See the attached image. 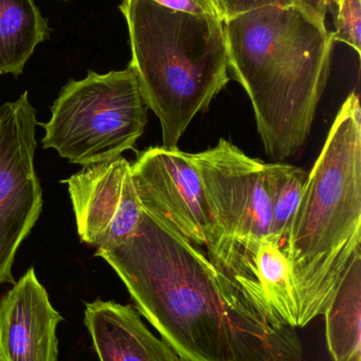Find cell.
Returning <instances> with one entry per match:
<instances>
[{"instance_id":"10","label":"cell","mask_w":361,"mask_h":361,"mask_svg":"<svg viewBox=\"0 0 361 361\" xmlns=\"http://www.w3.org/2000/svg\"><path fill=\"white\" fill-rule=\"evenodd\" d=\"M63 317L51 305L33 267L0 299V353L6 361H57V328Z\"/></svg>"},{"instance_id":"9","label":"cell","mask_w":361,"mask_h":361,"mask_svg":"<svg viewBox=\"0 0 361 361\" xmlns=\"http://www.w3.org/2000/svg\"><path fill=\"white\" fill-rule=\"evenodd\" d=\"M61 182L68 185L81 241L108 250L135 233L142 205L126 159L83 167Z\"/></svg>"},{"instance_id":"7","label":"cell","mask_w":361,"mask_h":361,"mask_svg":"<svg viewBox=\"0 0 361 361\" xmlns=\"http://www.w3.org/2000/svg\"><path fill=\"white\" fill-rule=\"evenodd\" d=\"M191 158L218 231L215 245L207 254L222 246L269 239L271 206L265 162L250 158L225 139L213 148L191 154Z\"/></svg>"},{"instance_id":"12","label":"cell","mask_w":361,"mask_h":361,"mask_svg":"<svg viewBox=\"0 0 361 361\" xmlns=\"http://www.w3.org/2000/svg\"><path fill=\"white\" fill-rule=\"evenodd\" d=\"M50 33L48 19L34 0H0V74L21 75Z\"/></svg>"},{"instance_id":"4","label":"cell","mask_w":361,"mask_h":361,"mask_svg":"<svg viewBox=\"0 0 361 361\" xmlns=\"http://www.w3.org/2000/svg\"><path fill=\"white\" fill-rule=\"evenodd\" d=\"M119 8L144 103L160 122L163 147L177 148L195 116L230 80L224 21L153 0H122Z\"/></svg>"},{"instance_id":"16","label":"cell","mask_w":361,"mask_h":361,"mask_svg":"<svg viewBox=\"0 0 361 361\" xmlns=\"http://www.w3.org/2000/svg\"><path fill=\"white\" fill-rule=\"evenodd\" d=\"M223 21L263 6H290V0H213Z\"/></svg>"},{"instance_id":"15","label":"cell","mask_w":361,"mask_h":361,"mask_svg":"<svg viewBox=\"0 0 361 361\" xmlns=\"http://www.w3.org/2000/svg\"><path fill=\"white\" fill-rule=\"evenodd\" d=\"M336 31L334 42H345L361 54V0H337Z\"/></svg>"},{"instance_id":"1","label":"cell","mask_w":361,"mask_h":361,"mask_svg":"<svg viewBox=\"0 0 361 361\" xmlns=\"http://www.w3.org/2000/svg\"><path fill=\"white\" fill-rule=\"evenodd\" d=\"M95 256L178 361H304L296 329L256 309L203 248L144 208L125 243Z\"/></svg>"},{"instance_id":"14","label":"cell","mask_w":361,"mask_h":361,"mask_svg":"<svg viewBox=\"0 0 361 361\" xmlns=\"http://www.w3.org/2000/svg\"><path fill=\"white\" fill-rule=\"evenodd\" d=\"M265 178L271 206L268 240L283 248L304 191L307 173L294 165L265 163Z\"/></svg>"},{"instance_id":"8","label":"cell","mask_w":361,"mask_h":361,"mask_svg":"<svg viewBox=\"0 0 361 361\" xmlns=\"http://www.w3.org/2000/svg\"><path fill=\"white\" fill-rule=\"evenodd\" d=\"M131 169L142 207L211 252L218 231L191 154L178 148L150 147L139 154Z\"/></svg>"},{"instance_id":"13","label":"cell","mask_w":361,"mask_h":361,"mask_svg":"<svg viewBox=\"0 0 361 361\" xmlns=\"http://www.w3.org/2000/svg\"><path fill=\"white\" fill-rule=\"evenodd\" d=\"M326 343L334 361H361V250L345 269L326 309Z\"/></svg>"},{"instance_id":"18","label":"cell","mask_w":361,"mask_h":361,"mask_svg":"<svg viewBox=\"0 0 361 361\" xmlns=\"http://www.w3.org/2000/svg\"><path fill=\"white\" fill-rule=\"evenodd\" d=\"M290 4L318 27L326 30V15L331 0H290Z\"/></svg>"},{"instance_id":"11","label":"cell","mask_w":361,"mask_h":361,"mask_svg":"<svg viewBox=\"0 0 361 361\" xmlns=\"http://www.w3.org/2000/svg\"><path fill=\"white\" fill-rule=\"evenodd\" d=\"M84 324L100 361H178L131 305L97 299L85 305Z\"/></svg>"},{"instance_id":"17","label":"cell","mask_w":361,"mask_h":361,"mask_svg":"<svg viewBox=\"0 0 361 361\" xmlns=\"http://www.w3.org/2000/svg\"><path fill=\"white\" fill-rule=\"evenodd\" d=\"M153 1L171 10L194 15L220 17L213 0H153Z\"/></svg>"},{"instance_id":"19","label":"cell","mask_w":361,"mask_h":361,"mask_svg":"<svg viewBox=\"0 0 361 361\" xmlns=\"http://www.w3.org/2000/svg\"><path fill=\"white\" fill-rule=\"evenodd\" d=\"M0 361H6L4 360V356L1 355V353H0Z\"/></svg>"},{"instance_id":"20","label":"cell","mask_w":361,"mask_h":361,"mask_svg":"<svg viewBox=\"0 0 361 361\" xmlns=\"http://www.w3.org/2000/svg\"><path fill=\"white\" fill-rule=\"evenodd\" d=\"M65 1H67V0H65Z\"/></svg>"},{"instance_id":"2","label":"cell","mask_w":361,"mask_h":361,"mask_svg":"<svg viewBox=\"0 0 361 361\" xmlns=\"http://www.w3.org/2000/svg\"><path fill=\"white\" fill-rule=\"evenodd\" d=\"M229 68L254 108L269 158L304 147L330 73L333 32L294 6H263L225 21Z\"/></svg>"},{"instance_id":"3","label":"cell","mask_w":361,"mask_h":361,"mask_svg":"<svg viewBox=\"0 0 361 361\" xmlns=\"http://www.w3.org/2000/svg\"><path fill=\"white\" fill-rule=\"evenodd\" d=\"M360 242L361 109L352 92L307 176L282 248L304 326L326 313Z\"/></svg>"},{"instance_id":"6","label":"cell","mask_w":361,"mask_h":361,"mask_svg":"<svg viewBox=\"0 0 361 361\" xmlns=\"http://www.w3.org/2000/svg\"><path fill=\"white\" fill-rule=\"evenodd\" d=\"M36 125L28 91L0 106V286L15 283L12 267L17 250L44 206L34 166Z\"/></svg>"},{"instance_id":"5","label":"cell","mask_w":361,"mask_h":361,"mask_svg":"<svg viewBox=\"0 0 361 361\" xmlns=\"http://www.w3.org/2000/svg\"><path fill=\"white\" fill-rule=\"evenodd\" d=\"M50 110V120L40 124L46 131L42 147L83 167L114 160L133 149L148 122V107L129 66L70 80Z\"/></svg>"}]
</instances>
